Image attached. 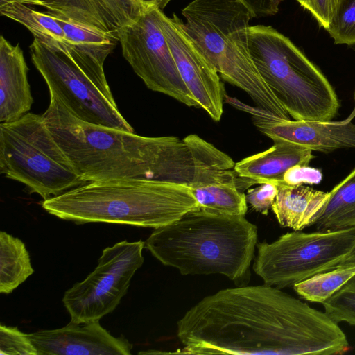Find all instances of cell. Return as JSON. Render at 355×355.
I'll return each mask as SVG.
<instances>
[{"instance_id":"obj_1","label":"cell","mask_w":355,"mask_h":355,"mask_svg":"<svg viewBox=\"0 0 355 355\" xmlns=\"http://www.w3.org/2000/svg\"><path fill=\"white\" fill-rule=\"evenodd\" d=\"M177 335L187 354L331 355L349 348L324 311L266 284L204 297L178 322Z\"/></svg>"},{"instance_id":"obj_2","label":"cell","mask_w":355,"mask_h":355,"mask_svg":"<svg viewBox=\"0 0 355 355\" xmlns=\"http://www.w3.org/2000/svg\"><path fill=\"white\" fill-rule=\"evenodd\" d=\"M49 94L50 103L42 114L45 122L86 183L148 179L190 184L193 163L183 139L144 137L85 122Z\"/></svg>"},{"instance_id":"obj_3","label":"cell","mask_w":355,"mask_h":355,"mask_svg":"<svg viewBox=\"0 0 355 355\" xmlns=\"http://www.w3.org/2000/svg\"><path fill=\"white\" fill-rule=\"evenodd\" d=\"M49 214L76 224L158 228L200 209L187 184L148 179L89 182L44 200Z\"/></svg>"},{"instance_id":"obj_4","label":"cell","mask_w":355,"mask_h":355,"mask_svg":"<svg viewBox=\"0 0 355 355\" xmlns=\"http://www.w3.org/2000/svg\"><path fill=\"white\" fill-rule=\"evenodd\" d=\"M144 248L182 275L222 274L236 283L248 277L257 243V227L243 216L200 209L154 230Z\"/></svg>"},{"instance_id":"obj_5","label":"cell","mask_w":355,"mask_h":355,"mask_svg":"<svg viewBox=\"0 0 355 355\" xmlns=\"http://www.w3.org/2000/svg\"><path fill=\"white\" fill-rule=\"evenodd\" d=\"M184 28L220 76L246 92L257 106L290 119L254 64L245 42L254 17L241 0H193L182 10Z\"/></svg>"},{"instance_id":"obj_6","label":"cell","mask_w":355,"mask_h":355,"mask_svg":"<svg viewBox=\"0 0 355 355\" xmlns=\"http://www.w3.org/2000/svg\"><path fill=\"white\" fill-rule=\"evenodd\" d=\"M245 42L261 76L294 120L331 121L340 107L322 72L270 26H249Z\"/></svg>"},{"instance_id":"obj_7","label":"cell","mask_w":355,"mask_h":355,"mask_svg":"<svg viewBox=\"0 0 355 355\" xmlns=\"http://www.w3.org/2000/svg\"><path fill=\"white\" fill-rule=\"evenodd\" d=\"M0 173L44 200L85 184L43 115L26 113L0 124Z\"/></svg>"},{"instance_id":"obj_8","label":"cell","mask_w":355,"mask_h":355,"mask_svg":"<svg viewBox=\"0 0 355 355\" xmlns=\"http://www.w3.org/2000/svg\"><path fill=\"white\" fill-rule=\"evenodd\" d=\"M256 246L254 271L264 284L283 288L336 268L355 247V227L308 233L295 231Z\"/></svg>"},{"instance_id":"obj_9","label":"cell","mask_w":355,"mask_h":355,"mask_svg":"<svg viewBox=\"0 0 355 355\" xmlns=\"http://www.w3.org/2000/svg\"><path fill=\"white\" fill-rule=\"evenodd\" d=\"M144 243L124 240L103 250L94 270L64 293L62 302L71 321L100 320L116 308L144 263Z\"/></svg>"},{"instance_id":"obj_10","label":"cell","mask_w":355,"mask_h":355,"mask_svg":"<svg viewBox=\"0 0 355 355\" xmlns=\"http://www.w3.org/2000/svg\"><path fill=\"white\" fill-rule=\"evenodd\" d=\"M31 60L49 92L78 119L92 124L134 132L133 128L69 55L34 39Z\"/></svg>"},{"instance_id":"obj_11","label":"cell","mask_w":355,"mask_h":355,"mask_svg":"<svg viewBox=\"0 0 355 355\" xmlns=\"http://www.w3.org/2000/svg\"><path fill=\"white\" fill-rule=\"evenodd\" d=\"M159 12L157 8H149L119 30L123 56L148 89L189 107H199L179 73L162 28Z\"/></svg>"},{"instance_id":"obj_12","label":"cell","mask_w":355,"mask_h":355,"mask_svg":"<svg viewBox=\"0 0 355 355\" xmlns=\"http://www.w3.org/2000/svg\"><path fill=\"white\" fill-rule=\"evenodd\" d=\"M159 15L162 31L182 79L199 107L214 121H219L226 94L218 73L175 14L168 17L160 10Z\"/></svg>"},{"instance_id":"obj_13","label":"cell","mask_w":355,"mask_h":355,"mask_svg":"<svg viewBox=\"0 0 355 355\" xmlns=\"http://www.w3.org/2000/svg\"><path fill=\"white\" fill-rule=\"evenodd\" d=\"M235 107L248 112L254 125L274 141H285L322 153L340 148H355V108L344 120L304 121L281 119L259 107L248 105L239 100L225 96Z\"/></svg>"},{"instance_id":"obj_14","label":"cell","mask_w":355,"mask_h":355,"mask_svg":"<svg viewBox=\"0 0 355 355\" xmlns=\"http://www.w3.org/2000/svg\"><path fill=\"white\" fill-rule=\"evenodd\" d=\"M38 355H130L132 345L114 337L99 320L70 322L65 327L28 334Z\"/></svg>"},{"instance_id":"obj_15","label":"cell","mask_w":355,"mask_h":355,"mask_svg":"<svg viewBox=\"0 0 355 355\" xmlns=\"http://www.w3.org/2000/svg\"><path fill=\"white\" fill-rule=\"evenodd\" d=\"M51 14L63 28L69 46V57L107 98L117 105L107 82L103 65L119 42V33L105 32Z\"/></svg>"},{"instance_id":"obj_16","label":"cell","mask_w":355,"mask_h":355,"mask_svg":"<svg viewBox=\"0 0 355 355\" xmlns=\"http://www.w3.org/2000/svg\"><path fill=\"white\" fill-rule=\"evenodd\" d=\"M42 7L52 14L108 33H119L149 8L139 0H54Z\"/></svg>"},{"instance_id":"obj_17","label":"cell","mask_w":355,"mask_h":355,"mask_svg":"<svg viewBox=\"0 0 355 355\" xmlns=\"http://www.w3.org/2000/svg\"><path fill=\"white\" fill-rule=\"evenodd\" d=\"M28 68L20 46L0 37V121L20 119L33 103L28 80Z\"/></svg>"},{"instance_id":"obj_18","label":"cell","mask_w":355,"mask_h":355,"mask_svg":"<svg viewBox=\"0 0 355 355\" xmlns=\"http://www.w3.org/2000/svg\"><path fill=\"white\" fill-rule=\"evenodd\" d=\"M315 158L312 150L285 141H274L265 151L247 157L235 164L237 174L256 184L282 182L286 171L297 164L309 165Z\"/></svg>"},{"instance_id":"obj_19","label":"cell","mask_w":355,"mask_h":355,"mask_svg":"<svg viewBox=\"0 0 355 355\" xmlns=\"http://www.w3.org/2000/svg\"><path fill=\"white\" fill-rule=\"evenodd\" d=\"M272 210L283 227L300 231L313 225L329 198L324 192L309 187L279 182Z\"/></svg>"},{"instance_id":"obj_20","label":"cell","mask_w":355,"mask_h":355,"mask_svg":"<svg viewBox=\"0 0 355 355\" xmlns=\"http://www.w3.org/2000/svg\"><path fill=\"white\" fill-rule=\"evenodd\" d=\"M254 184L252 180L236 175L189 187L201 210L216 215L243 216L248 210L243 191Z\"/></svg>"},{"instance_id":"obj_21","label":"cell","mask_w":355,"mask_h":355,"mask_svg":"<svg viewBox=\"0 0 355 355\" xmlns=\"http://www.w3.org/2000/svg\"><path fill=\"white\" fill-rule=\"evenodd\" d=\"M0 14L24 26L34 39L69 55V46L63 28L49 12L39 11L30 5L14 1L0 3Z\"/></svg>"},{"instance_id":"obj_22","label":"cell","mask_w":355,"mask_h":355,"mask_svg":"<svg viewBox=\"0 0 355 355\" xmlns=\"http://www.w3.org/2000/svg\"><path fill=\"white\" fill-rule=\"evenodd\" d=\"M313 225L318 231L355 227V168L329 191Z\"/></svg>"},{"instance_id":"obj_23","label":"cell","mask_w":355,"mask_h":355,"mask_svg":"<svg viewBox=\"0 0 355 355\" xmlns=\"http://www.w3.org/2000/svg\"><path fill=\"white\" fill-rule=\"evenodd\" d=\"M34 272L24 243L0 232V293L9 294Z\"/></svg>"},{"instance_id":"obj_24","label":"cell","mask_w":355,"mask_h":355,"mask_svg":"<svg viewBox=\"0 0 355 355\" xmlns=\"http://www.w3.org/2000/svg\"><path fill=\"white\" fill-rule=\"evenodd\" d=\"M355 276V266L318 273L293 287L303 299L322 304Z\"/></svg>"},{"instance_id":"obj_25","label":"cell","mask_w":355,"mask_h":355,"mask_svg":"<svg viewBox=\"0 0 355 355\" xmlns=\"http://www.w3.org/2000/svg\"><path fill=\"white\" fill-rule=\"evenodd\" d=\"M322 304L324 312L337 323L355 326V276Z\"/></svg>"},{"instance_id":"obj_26","label":"cell","mask_w":355,"mask_h":355,"mask_svg":"<svg viewBox=\"0 0 355 355\" xmlns=\"http://www.w3.org/2000/svg\"><path fill=\"white\" fill-rule=\"evenodd\" d=\"M327 31L336 44L355 45V0H342Z\"/></svg>"},{"instance_id":"obj_27","label":"cell","mask_w":355,"mask_h":355,"mask_svg":"<svg viewBox=\"0 0 355 355\" xmlns=\"http://www.w3.org/2000/svg\"><path fill=\"white\" fill-rule=\"evenodd\" d=\"M0 354L38 355L28 334L3 324L0 325Z\"/></svg>"},{"instance_id":"obj_28","label":"cell","mask_w":355,"mask_h":355,"mask_svg":"<svg viewBox=\"0 0 355 355\" xmlns=\"http://www.w3.org/2000/svg\"><path fill=\"white\" fill-rule=\"evenodd\" d=\"M342 0H297L304 10L311 14L318 25L329 27Z\"/></svg>"},{"instance_id":"obj_29","label":"cell","mask_w":355,"mask_h":355,"mask_svg":"<svg viewBox=\"0 0 355 355\" xmlns=\"http://www.w3.org/2000/svg\"><path fill=\"white\" fill-rule=\"evenodd\" d=\"M248 190L246 200L257 212L268 215L270 208L277 194V186L275 183L265 182Z\"/></svg>"},{"instance_id":"obj_30","label":"cell","mask_w":355,"mask_h":355,"mask_svg":"<svg viewBox=\"0 0 355 355\" xmlns=\"http://www.w3.org/2000/svg\"><path fill=\"white\" fill-rule=\"evenodd\" d=\"M322 180V173L320 169L297 164L286 171L282 182L288 185L318 184Z\"/></svg>"},{"instance_id":"obj_31","label":"cell","mask_w":355,"mask_h":355,"mask_svg":"<svg viewBox=\"0 0 355 355\" xmlns=\"http://www.w3.org/2000/svg\"><path fill=\"white\" fill-rule=\"evenodd\" d=\"M251 10L254 17L271 16L279 10L274 5L273 0H241Z\"/></svg>"},{"instance_id":"obj_32","label":"cell","mask_w":355,"mask_h":355,"mask_svg":"<svg viewBox=\"0 0 355 355\" xmlns=\"http://www.w3.org/2000/svg\"><path fill=\"white\" fill-rule=\"evenodd\" d=\"M171 0H139L147 8H157L162 10Z\"/></svg>"},{"instance_id":"obj_33","label":"cell","mask_w":355,"mask_h":355,"mask_svg":"<svg viewBox=\"0 0 355 355\" xmlns=\"http://www.w3.org/2000/svg\"><path fill=\"white\" fill-rule=\"evenodd\" d=\"M355 266V247L350 254L337 266V268Z\"/></svg>"},{"instance_id":"obj_34","label":"cell","mask_w":355,"mask_h":355,"mask_svg":"<svg viewBox=\"0 0 355 355\" xmlns=\"http://www.w3.org/2000/svg\"><path fill=\"white\" fill-rule=\"evenodd\" d=\"M54 0H28V5L43 6L45 4L49 3Z\"/></svg>"},{"instance_id":"obj_35","label":"cell","mask_w":355,"mask_h":355,"mask_svg":"<svg viewBox=\"0 0 355 355\" xmlns=\"http://www.w3.org/2000/svg\"><path fill=\"white\" fill-rule=\"evenodd\" d=\"M284 0H273L274 5L277 9L279 10V6L281 2H282Z\"/></svg>"},{"instance_id":"obj_36","label":"cell","mask_w":355,"mask_h":355,"mask_svg":"<svg viewBox=\"0 0 355 355\" xmlns=\"http://www.w3.org/2000/svg\"><path fill=\"white\" fill-rule=\"evenodd\" d=\"M354 102H355V91H354ZM355 108V106H354Z\"/></svg>"}]
</instances>
